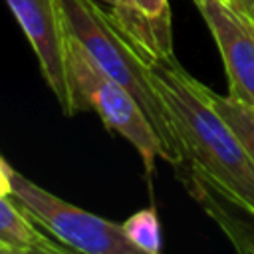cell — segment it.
Wrapping results in <instances>:
<instances>
[{
  "label": "cell",
  "mask_w": 254,
  "mask_h": 254,
  "mask_svg": "<svg viewBox=\"0 0 254 254\" xmlns=\"http://www.w3.org/2000/svg\"><path fill=\"white\" fill-rule=\"evenodd\" d=\"M145 60L185 153L187 169L181 179L198 181L254 218V161L212 105L208 87L194 79L175 54Z\"/></svg>",
  "instance_id": "6da1fadb"
},
{
  "label": "cell",
  "mask_w": 254,
  "mask_h": 254,
  "mask_svg": "<svg viewBox=\"0 0 254 254\" xmlns=\"http://www.w3.org/2000/svg\"><path fill=\"white\" fill-rule=\"evenodd\" d=\"M62 6L67 36L79 44L107 77L125 87L141 105L161 141L163 161L173 165L181 177L187 169L185 153L163 97L153 83L145 56L127 40L109 12H103L95 0H62Z\"/></svg>",
  "instance_id": "7a4b0ae2"
},
{
  "label": "cell",
  "mask_w": 254,
  "mask_h": 254,
  "mask_svg": "<svg viewBox=\"0 0 254 254\" xmlns=\"http://www.w3.org/2000/svg\"><path fill=\"white\" fill-rule=\"evenodd\" d=\"M67 77L75 113L95 111L109 131L119 133L137 149L145 171L153 173L155 161L163 159V147L141 105L125 87L107 77L71 38L67 44Z\"/></svg>",
  "instance_id": "3957f363"
},
{
  "label": "cell",
  "mask_w": 254,
  "mask_h": 254,
  "mask_svg": "<svg viewBox=\"0 0 254 254\" xmlns=\"http://www.w3.org/2000/svg\"><path fill=\"white\" fill-rule=\"evenodd\" d=\"M30 218L69 250L83 254H139L127 240L123 224L101 218L62 200L12 169V192Z\"/></svg>",
  "instance_id": "277c9868"
},
{
  "label": "cell",
  "mask_w": 254,
  "mask_h": 254,
  "mask_svg": "<svg viewBox=\"0 0 254 254\" xmlns=\"http://www.w3.org/2000/svg\"><path fill=\"white\" fill-rule=\"evenodd\" d=\"M22 32L26 34L42 75L56 95L62 111L71 117L75 105L67 77V44L62 0H6Z\"/></svg>",
  "instance_id": "5b68a950"
},
{
  "label": "cell",
  "mask_w": 254,
  "mask_h": 254,
  "mask_svg": "<svg viewBox=\"0 0 254 254\" xmlns=\"http://www.w3.org/2000/svg\"><path fill=\"white\" fill-rule=\"evenodd\" d=\"M222 58L228 97L254 109V22L226 0H194Z\"/></svg>",
  "instance_id": "8992f818"
},
{
  "label": "cell",
  "mask_w": 254,
  "mask_h": 254,
  "mask_svg": "<svg viewBox=\"0 0 254 254\" xmlns=\"http://www.w3.org/2000/svg\"><path fill=\"white\" fill-rule=\"evenodd\" d=\"M109 16L143 56H173L169 0H125L119 8H111Z\"/></svg>",
  "instance_id": "52a82bcc"
},
{
  "label": "cell",
  "mask_w": 254,
  "mask_h": 254,
  "mask_svg": "<svg viewBox=\"0 0 254 254\" xmlns=\"http://www.w3.org/2000/svg\"><path fill=\"white\" fill-rule=\"evenodd\" d=\"M0 244L10 254H64L62 242L48 238L12 194H0Z\"/></svg>",
  "instance_id": "ba28073f"
},
{
  "label": "cell",
  "mask_w": 254,
  "mask_h": 254,
  "mask_svg": "<svg viewBox=\"0 0 254 254\" xmlns=\"http://www.w3.org/2000/svg\"><path fill=\"white\" fill-rule=\"evenodd\" d=\"M208 97L216 107V111L234 129V133L238 135V139L242 141V145L246 147L248 155L254 161V109L240 101L230 99L228 95H218L212 89H208Z\"/></svg>",
  "instance_id": "9c48e42d"
},
{
  "label": "cell",
  "mask_w": 254,
  "mask_h": 254,
  "mask_svg": "<svg viewBox=\"0 0 254 254\" xmlns=\"http://www.w3.org/2000/svg\"><path fill=\"white\" fill-rule=\"evenodd\" d=\"M127 240L143 254H157L161 250V226L155 208H143L123 222Z\"/></svg>",
  "instance_id": "30bf717a"
},
{
  "label": "cell",
  "mask_w": 254,
  "mask_h": 254,
  "mask_svg": "<svg viewBox=\"0 0 254 254\" xmlns=\"http://www.w3.org/2000/svg\"><path fill=\"white\" fill-rule=\"evenodd\" d=\"M12 192V167L0 155V194Z\"/></svg>",
  "instance_id": "8fae6325"
},
{
  "label": "cell",
  "mask_w": 254,
  "mask_h": 254,
  "mask_svg": "<svg viewBox=\"0 0 254 254\" xmlns=\"http://www.w3.org/2000/svg\"><path fill=\"white\" fill-rule=\"evenodd\" d=\"M232 4L240 6V8L250 16V20L254 22V0H232Z\"/></svg>",
  "instance_id": "7c38bea8"
},
{
  "label": "cell",
  "mask_w": 254,
  "mask_h": 254,
  "mask_svg": "<svg viewBox=\"0 0 254 254\" xmlns=\"http://www.w3.org/2000/svg\"><path fill=\"white\" fill-rule=\"evenodd\" d=\"M103 2H107L111 8H119L121 4H125V0H103Z\"/></svg>",
  "instance_id": "4fadbf2b"
},
{
  "label": "cell",
  "mask_w": 254,
  "mask_h": 254,
  "mask_svg": "<svg viewBox=\"0 0 254 254\" xmlns=\"http://www.w3.org/2000/svg\"><path fill=\"white\" fill-rule=\"evenodd\" d=\"M0 254H10V250H8L4 244H0Z\"/></svg>",
  "instance_id": "5bb4252c"
},
{
  "label": "cell",
  "mask_w": 254,
  "mask_h": 254,
  "mask_svg": "<svg viewBox=\"0 0 254 254\" xmlns=\"http://www.w3.org/2000/svg\"><path fill=\"white\" fill-rule=\"evenodd\" d=\"M226 2H232V0H226Z\"/></svg>",
  "instance_id": "9a60e30c"
}]
</instances>
